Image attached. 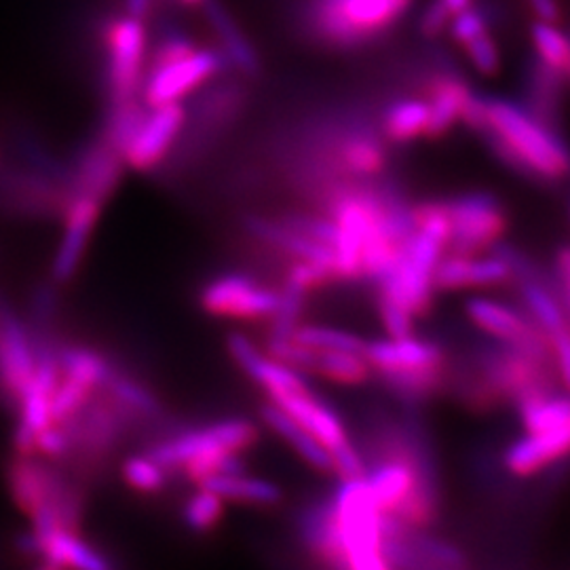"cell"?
Returning a JSON list of instances; mask_svg holds the SVG:
<instances>
[{
	"label": "cell",
	"mask_w": 570,
	"mask_h": 570,
	"mask_svg": "<svg viewBox=\"0 0 570 570\" xmlns=\"http://www.w3.org/2000/svg\"><path fill=\"white\" fill-rule=\"evenodd\" d=\"M480 134L503 164L529 178L558 183L570 176L569 146L524 106L487 98V119Z\"/></svg>",
	"instance_id": "obj_1"
},
{
	"label": "cell",
	"mask_w": 570,
	"mask_h": 570,
	"mask_svg": "<svg viewBox=\"0 0 570 570\" xmlns=\"http://www.w3.org/2000/svg\"><path fill=\"white\" fill-rule=\"evenodd\" d=\"M412 0H305L301 26L317 45L338 51L362 49L391 30Z\"/></svg>",
	"instance_id": "obj_2"
},
{
	"label": "cell",
	"mask_w": 570,
	"mask_h": 570,
	"mask_svg": "<svg viewBox=\"0 0 570 570\" xmlns=\"http://www.w3.org/2000/svg\"><path fill=\"white\" fill-rule=\"evenodd\" d=\"M364 355L372 372L404 402H423L446 385L444 348L416 334L366 341Z\"/></svg>",
	"instance_id": "obj_3"
},
{
	"label": "cell",
	"mask_w": 570,
	"mask_h": 570,
	"mask_svg": "<svg viewBox=\"0 0 570 570\" xmlns=\"http://www.w3.org/2000/svg\"><path fill=\"white\" fill-rule=\"evenodd\" d=\"M9 487L21 510L32 518L37 532L51 529L79 530L81 497L56 469L32 456H20L9 469Z\"/></svg>",
	"instance_id": "obj_4"
},
{
	"label": "cell",
	"mask_w": 570,
	"mask_h": 570,
	"mask_svg": "<svg viewBox=\"0 0 570 570\" xmlns=\"http://www.w3.org/2000/svg\"><path fill=\"white\" fill-rule=\"evenodd\" d=\"M258 442V428L247 419H225L204 428L188 429L153 444L148 454L167 471L180 469L212 452H247Z\"/></svg>",
	"instance_id": "obj_5"
},
{
	"label": "cell",
	"mask_w": 570,
	"mask_h": 570,
	"mask_svg": "<svg viewBox=\"0 0 570 570\" xmlns=\"http://www.w3.org/2000/svg\"><path fill=\"white\" fill-rule=\"evenodd\" d=\"M449 247L452 254L490 252L508 233V214L489 193H465L446 202Z\"/></svg>",
	"instance_id": "obj_6"
},
{
	"label": "cell",
	"mask_w": 570,
	"mask_h": 570,
	"mask_svg": "<svg viewBox=\"0 0 570 570\" xmlns=\"http://www.w3.org/2000/svg\"><path fill=\"white\" fill-rule=\"evenodd\" d=\"M226 68L228 61L220 49L195 47L178 60L146 68L140 98L148 108L159 104L183 102L184 98L202 89L205 82L216 79Z\"/></svg>",
	"instance_id": "obj_7"
},
{
	"label": "cell",
	"mask_w": 570,
	"mask_h": 570,
	"mask_svg": "<svg viewBox=\"0 0 570 570\" xmlns=\"http://www.w3.org/2000/svg\"><path fill=\"white\" fill-rule=\"evenodd\" d=\"M104 41L108 49L110 104L140 98L146 75V28L142 20L125 16L110 21Z\"/></svg>",
	"instance_id": "obj_8"
},
{
	"label": "cell",
	"mask_w": 570,
	"mask_h": 570,
	"mask_svg": "<svg viewBox=\"0 0 570 570\" xmlns=\"http://www.w3.org/2000/svg\"><path fill=\"white\" fill-rule=\"evenodd\" d=\"M205 313L233 322H268L279 306V289L244 273H225L202 289Z\"/></svg>",
	"instance_id": "obj_9"
},
{
	"label": "cell",
	"mask_w": 570,
	"mask_h": 570,
	"mask_svg": "<svg viewBox=\"0 0 570 570\" xmlns=\"http://www.w3.org/2000/svg\"><path fill=\"white\" fill-rule=\"evenodd\" d=\"M468 320L484 332L494 343L520 346L539 355H550V343L541 327L532 322L524 306H513L487 296L469 298L465 305Z\"/></svg>",
	"instance_id": "obj_10"
},
{
	"label": "cell",
	"mask_w": 570,
	"mask_h": 570,
	"mask_svg": "<svg viewBox=\"0 0 570 570\" xmlns=\"http://www.w3.org/2000/svg\"><path fill=\"white\" fill-rule=\"evenodd\" d=\"M184 122L186 108L183 102L150 106L136 136L125 148V165L142 174L157 169L171 155L174 146L180 142Z\"/></svg>",
	"instance_id": "obj_11"
},
{
	"label": "cell",
	"mask_w": 570,
	"mask_h": 570,
	"mask_svg": "<svg viewBox=\"0 0 570 570\" xmlns=\"http://www.w3.org/2000/svg\"><path fill=\"white\" fill-rule=\"evenodd\" d=\"M513 282V271L508 256L499 245L482 254H452L446 252L435 266V292H459L494 287Z\"/></svg>",
	"instance_id": "obj_12"
},
{
	"label": "cell",
	"mask_w": 570,
	"mask_h": 570,
	"mask_svg": "<svg viewBox=\"0 0 570 570\" xmlns=\"http://www.w3.org/2000/svg\"><path fill=\"white\" fill-rule=\"evenodd\" d=\"M39 362V345L30 341L20 320L0 306V387L11 402H20L30 387Z\"/></svg>",
	"instance_id": "obj_13"
},
{
	"label": "cell",
	"mask_w": 570,
	"mask_h": 570,
	"mask_svg": "<svg viewBox=\"0 0 570 570\" xmlns=\"http://www.w3.org/2000/svg\"><path fill=\"white\" fill-rule=\"evenodd\" d=\"M106 202L91 193L72 190V199L66 205V223L61 235L60 249L53 263V277L58 282H68L81 266L89 237L100 220Z\"/></svg>",
	"instance_id": "obj_14"
},
{
	"label": "cell",
	"mask_w": 570,
	"mask_h": 570,
	"mask_svg": "<svg viewBox=\"0 0 570 570\" xmlns=\"http://www.w3.org/2000/svg\"><path fill=\"white\" fill-rule=\"evenodd\" d=\"M266 400L284 407L287 414H292L301 425H305L326 446L330 454L351 444L343 419L336 414V410L327 406L324 400H320L311 387L284 391Z\"/></svg>",
	"instance_id": "obj_15"
},
{
	"label": "cell",
	"mask_w": 570,
	"mask_h": 570,
	"mask_svg": "<svg viewBox=\"0 0 570 570\" xmlns=\"http://www.w3.org/2000/svg\"><path fill=\"white\" fill-rule=\"evenodd\" d=\"M226 348L233 362L242 367L254 383L265 389L266 397L284 391L308 387L303 372L273 360L266 351H261L258 345L242 332H233L226 338Z\"/></svg>",
	"instance_id": "obj_16"
},
{
	"label": "cell",
	"mask_w": 570,
	"mask_h": 570,
	"mask_svg": "<svg viewBox=\"0 0 570 570\" xmlns=\"http://www.w3.org/2000/svg\"><path fill=\"white\" fill-rule=\"evenodd\" d=\"M30 553H39L49 569H110L108 558L87 541H82L79 530L51 529L37 532L26 539Z\"/></svg>",
	"instance_id": "obj_17"
},
{
	"label": "cell",
	"mask_w": 570,
	"mask_h": 570,
	"mask_svg": "<svg viewBox=\"0 0 570 570\" xmlns=\"http://www.w3.org/2000/svg\"><path fill=\"white\" fill-rule=\"evenodd\" d=\"M570 454V423L539 433H524L503 454L508 471L518 478H530Z\"/></svg>",
	"instance_id": "obj_18"
},
{
	"label": "cell",
	"mask_w": 570,
	"mask_h": 570,
	"mask_svg": "<svg viewBox=\"0 0 570 570\" xmlns=\"http://www.w3.org/2000/svg\"><path fill=\"white\" fill-rule=\"evenodd\" d=\"M204 16L209 28L218 39V49L225 53L230 68H235L245 79H256L261 75V56L256 47L245 37L239 23L230 16L225 2L220 0H204Z\"/></svg>",
	"instance_id": "obj_19"
},
{
	"label": "cell",
	"mask_w": 570,
	"mask_h": 570,
	"mask_svg": "<svg viewBox=\"0 0 570 570\" xmlns=\"http://www.w3.org/2000/svg\"><path fill=\"white\" fill-rule=\"evenodd\" d=\"M261 419L266 428L273 433H277L289 449L305 461L308 468L322 473H332V459L326 446L305 428L301 425L292 414H287L284 407L273 404L266 400V404L261 406Z\"/></svg>",
	"instance_id": "obj_20"
},
{
	"label": "cell",
	"mask_w": 570,
	"mask_h": 570,
	"mask_svg": "<svg viewBox=\"0 0 570 570\" xmlns=\"http://www.w3.org/2000/svg\"><path fill=\"white\" fill-rule=\"evenodd\" d=\"M471 89L468 82L454 75H438L428 82L429 125L428 138H440L456 121H461L463 106L468 102Z\"/></svg>",
	"instance_id": "obj_21"
},
{
	"label": "cell",
	"mask_w": 570,
	"mask_h": 570,
	"mask_svg": "<svg viewBox=\"0 0 570 570\" xmlns=\"http://www.w3.org/2000/svg\"><path fill=\"white\" fill-rule=\"evenodd\" d=\"M562 77L564 72L541 60L539 56L527 66V104L524 108L534 115L539 121L556 129L560 98H562Z\"/></svg>",
	"instance_id": "obj_22"
},
{
	"label": "cell",
	"mask_w": 570,
	"mask_h": 570,
	"mask_svg": "<svg viewBox=\"0 0 570 570\" xmlns=\"http://www.w3.org/2000/svg\"><path fill=\"white\" fill-rule=\"evenodd\" d=\"M205 489L218 492L225 501L233 503H247V505H277L282 501V489L265 480V478H256L249 475L245 471L237 473H225V475H216L205 480Z\"/></svg>",
	"instance_id": "obj_23"
},
{
	"label": "cell",
	"mask_w": 570,
	"mask_h": 570,
	"mask_svg": "<svg viewBox=\"0 0 570 570\" xmlns=\"http://www.w3.org/2000/svg\"><path fill=\"white\" fill-rule=\"evenodd\" d=\"M429 104L419 98H400L381 115V134L387 142L407 144L428 134Z\"/></svg>",
	"instance_id": "obj_24"
},
{
	"label": "cell",
	"mask_w": 570,
	"mask_h": 570,
	"mask_svg": "<svg viewBox=\"0 0 570 570\" xmlns=\"http://www.w3.org/2000/svg\"><path fill=\"white\" fill-rule=\"evenodd\" d=\"M313 374L341 387H360L374 376L364 351H317Z\"/></svg>",
	"instance_id": "obj_25"
},
{
	"label": "cell",
	"mask_w": 570,
	"mask_h": 570,
	"mask_svg": "<svg viewBox=\"0 0 570 570\" xmlns=\"http://www.w3.org/2000/svg\"><path fill=\"white\" fill-rule=\"evenodd\" d=\"M104 391L108 393V397L121 407L122 414L131 421V419H155L159 412L157 397L153 395V391L140 385L136 379L122 374L119 370H112Z\"/></svg>",
	"instance_id": "obj_26"
},
{
	"label": "cell",
	"mask_w": 570,
	"mask_h": 570,
	"mask_svg": "<svg viewBox=\"0 0 570 570\" xmlns=\"http://www.w3.org/2000/svg\"><path fill=\"white\" fill-rule=\"evenodd\" d=\"M225 499L214 490L197 487L184 503V524L195 532L216 529L225 515Z\"/></svg>",
	"instance_id": "obj_27"
},
{
	"label": "cell",
	"mask_w": 570,
	"mask_h": 570,
	"mask_svg": "<svg viewBox=\"0 0 570 570\" xmlns=\"http://www.w3.org/2000/svg\"><path fill=\"white\" fill-rule=\"evenodd\" d=\"M292 334L315 351H364L366 346L355 332L324 324H298Z\"/></svg>",
	"instance_id": "obj_28"
},
{
	"label": "cell",
	"mask_w": 570,
	"mask_h": 570,
	"mask_svg": "<svg viewBox=\"0 0 570 570\" xmlns=\"http://www.w3.org/2000/svg\"><path fill=\"white\" fill-rule=\"evenodd\" d=\"M122 480L129 489L142 494H155L165 489L167 482V469L155 461L148 452L127 456L122 463Z\"/></svg>",
	"instance_id": "obj_29"
},
{
	"label": "cell",
	"mask_w": 570,
	"mask_h": 570,
	"mask_svg": "<svg viewBox=\"0 0 570 570\" xmlns=\"http://www.w3.org/2000/svg\"><path fill=\"white\" fill-rule=\"evenodd\" d=\"M532 42L541 60L570 75V41L551 26V21L541 20L532 26Z\"/></svg>",
	"instance_id": "obj_30"
},
{
	"label": "cell",
	"mask_w": 570,
	"mask_h": 570,
	"mask_svg": "<svg viewBox=\"0 0 570 570\" xmlns=\"http://www.w3.org/2000/svg\"><path fill=\"white\" fill-rule=\"evenodd\" d=\"M489 21L490 18L487 9H482V7H468L465 11L456 13L454 20H452V26H450L452 39L465 47L469 42L475 41L478 37L489 32Z\"/></svg>",
	"instance_id": "obj_31"
},
{
	"label": "cell",
	"mask_w": 570,
	"mask_h": 570,
	"mask_svg": "<svg viewBox=\"0 0 570 570\" xmlns=\"http://www.w3.org/2000/svg\"><path fill=\"white\" fill-rule=\"evenodd\" d=\"M376 311H379L381 324L385 327L389 336L402 338V336L414 334L416 320L407 313L404 306H400L397 303H393V301H387V298L376 296Z\"/></svg>",
	"instance_id": "obj_32"
},
{
	"label": "cell",
	"mask_w": 570,
	"mask_h": 570,
	"mask_svg": "<svg viewBox=\"0 0 570 570\" xmlns=\"http://www.w3.org/2000/svg\"><path fill=\"white\" fill-rule=\"evenodd\" d=\"M465 49H468L469 60L482 75L490 77L499 70V49L490 39L489 32L465 45Z\"/></svg>",
	"instance_id": "obj_33"
},
{
	"label": "cell",
	"mask_w": 570,
	"mask_h": 570,
	"mask_svg": "<svg viewBox=\"0 0 570 570\" xmlns=\"http://www.w3.org/2000/svg\"><path fill=\"white\" fill-rule=\"evenodd\" d=\"M452 13L449 11V7L444 4V0H431L425 11L421 13V20H419V28L423 32V37L433 39L438 35H442V30L446 28Z\"/></svg>",
	"instance_id": "obj_34"
},
{
	"label": "cell",
	"mask_w": 570,
	"mask_h": 570,
	"mask_svg": "<svg viewBox=\"0 0 570 570\" xmlns=\"http://www.w3.org/2000/svg\"><path fill=\"white\" fill-rule=\"evenodd\" d=\"M556 273H558V277H556V282H558L556 292H558V296H560V301H562V305L567 308L570 317V247L562 249L558 254Z\"/></svg>",
	"instance_id": "obj_35"
},
{
	"label": "cell",
	"mask_w": 570,
	"mask_h": 570,
	"mask_svg": "<svg viewBox=\"0 0 570 570\" xmlns=\"http://www.w3.org/2000/svg\"><path fill=\"white\" fill-rule=\"evenodd\" d=\"M530 7H532V11L541 18L543 21H553L558 20V13H560V9H558V2L556 0H529Z\"/></svg>",
	"instance_id": "obj_36"
},
{
	"label": "cell",
	"mask_w": 570,
	"mask_h": 570,
	"mask_svg": "<svg viewBox=\"0 0 570 570\" xmlns=\"http://www.w3.org/2000/svg\"><path fill=\"white\" fill-rule=\"evenodd\" d=\"M153 2H155V0H125V9H127V16H131V18H138V20L148 18V13L153 11Z\"/></svg>",
	"instance_id": "obj_37"
},
{
	"label": "cell",
	"mask_w": 570,
	"mask_h": 570,
	"mask_svg": "<svg viewBox=\"0 0 570 570\" xmlns=\"http://www.w3.org/2000/svg\"><path fill=\"white\" fill-rule=\"evenodd\" d=\"M444 4L449 7L452 16H456V13H461V11H465L468 7H471V0H444Z\"/></svg>",
	"instance_id": "obj_38"
},
{
	"label": "cell",
	"mask_w": 570,
	"mask_h": 570,
	"mask_svg": "<svg viewBox=\"0 0 570 570\" xmlns=\"http://www.w3.org/2000/svg\"><path fill=\"white\" fill-rule=\"evenodd\" d=\"M180 2H183V4H202L204 0H180Z\"/></svg>",
	"instance_id": "obj_39"
}]
</instances>
